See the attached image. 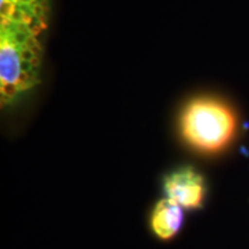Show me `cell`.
I'll return each mask as SVG.
<instances>
[{
	"label": "cell",
	"instance_id": "8992f818",
	"mask_svg": "<svg viewBox=\"0 0 249 249\" xmlns=\"http://www.w3.org/2000/svg\"><path fill=\"white\" fill-rule=\"evenodd\" d=\"M30 64H31V66H33V67H37L39 65V59L37 57H34L30 60Z\"/></svg>",
	"mask_w": 249,
	"mask_h": 249
},
{
	"label": "cell",
	"instance_id": "5b68a950",
	"mask_svg": "<svg viewBox=\"0 0 249 249\" xmlns=\"http://www.w3.org/2000/svg\"><path fill=\"white\" fill-rule=\"evenodd\" d=\"M34 57H36V55L34 54V52L31 51L30 49L26 48V46H24V48H20V58H21V60L30 61Z\"/></svg>",
	"mask_w": 249,
	"mask_h": 249
},
{
	"label": "cell",
	"instance_id": "6da1fadb",
	"mask_svg": "<svg viewBox=\"0 0 249 249\" xmlns=\"http://www.w3.org/2000/svg\"><path fill=\"white\" fill-rule=\"evenodd\" d=\"M182 138L198 151L213 154L231 142L236 119L225 103L210 97L193 99L183 108L180 119Z\"/></svg>",
	"mask_w": 249,
	"mask_h": 249
},
{
	"label": "cell",
	"instance_id": "277c9868",
	"mask_svg": "<svg viewBox=\"0 0 249 249\" xmlns=\"http://www.w3.org/2000/svg\"><path fill=\"white\" fill-rule=\"evenodd\" d=\"M1 85L6 83H18L21 73L20 46L15 44L8 34H2L1 37Z\"/></svg>",
	"mask_w": 249,
	"mask_h": 249
},
{
	"label": "cell",
	"instance_id": "7a4b0ae2",
	"mask_svg": "<svg viewBox=\"0 0 249 249\" xmlns=\"http://www.w3.org/2000/svg\"><path fill=\"white\" fill-rule=\"evenodd\" d=\"M163 192L185 209H200L207 194V183L200 172L192 166H183L164 177Z\"/></svg>",
	"mask_w": 249,
	"mask_h": 249
},
{
	"label": "cell",
	"instance_id": "3957f363",
	"mask_svg": "<svg viewBox=\"0 0 249 249\" xmlns=\"http://www.w3.org/2000/svg\"><path fill=\"white\" fill-rule=\"evenodd\" d=\"M183 223L182 207L165 197L155 205L151 213V229L161 240H170L181 229Z\"/></svg>",
	"mask_w": 249,
	"mask_h": 249
}]
</instances>
